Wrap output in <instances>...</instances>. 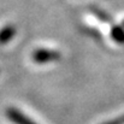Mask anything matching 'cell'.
<instances>
[{"label":"cell","mask_w":124,"mask_h":124,"mask_svg":"<svg viewBox=\"0 0 124 124\" xmlns=\"http://www.w3.org/2000/svg\"><path fill=\"white\" fill-rule=\"evenodd\" d=\"M6 116L13 124H36L28 116H25L24 113H22L21 111L13 107H10L6 110Z\"/></svg>","instance_id":"6da1fadb"},{"label":"cell","mask_w":124,"mask_h":124,"mask_svg":"<svg viewBox=\"0 0 124 124\" xmlns=\"http://www.w3.org/2000/svg\"><path fill=\"white\" fill-rule=\"evenodd\" d=\"M105 124H124V116L119 117V118H117V119H115V121L107 122V123H105Z\"/></svg>","instance_id":"7a4b0ae2"}]
</instances>
